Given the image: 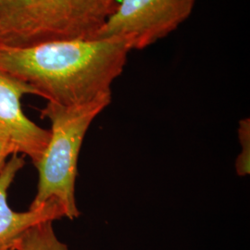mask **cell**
<instances>
[{"label": "cell", "mask_w": 250, "mask_h": 250, "mask_svg": "<svg viewBox=\"0 0 250 250\" xmlns=\"http://www.w3.org/2000/svg\"><path fill=\"white\" fill-rule=\"evenodd\" d=\"M131 50L120 39L0 46V72L25 83L48 103L81 107L111 101V85L124 72Z\"/></svg>", "instance_id": "cell-1"}, {"label": "cell", "mask_w": 250, "mask_h": 250, "mask_svg": "<svg viewBox=\"0 0 250 250\" xmlns=\"http://www.w3.org/2000/svg\"><path fill=\"white\" fill-rule=\"evenodd\" d=\"M121 0H0V46L92 40Z\"/></svg>", "instance_id": "cell-2"}, {"label": "cell", "mask_w": 250, "mask_h": 250, "mask_svg": "<svg viewBox=\"0 0 250 250\" xmlns=\"http://www.w3.org/2000/svg\"><path fill=\"white\" fill-rule=\"evenodd\" d=\"M111 101H99L81 107H62L46 104L41 116L51 123V137L36 165L38 170L36 195L29 209H36L49 200L62 208L65 218L80 216L75 198V182L81 147L93 121Z\"/></svg>", "instance_id": "cell-3"}, {"label": "cell", "mask_w": 250, "mask_h": 250, "mask_svg": "<svg viewBox=\"0 0 250 250\" xmlns=\"http://www.w3.org/2000/svg\"><path fill=\"white\" fill-rule=\"evenodd\" d=\"M196 0H121L95 39H120L144 49L166 37L190 16Z\"/></svg>", "instance_id": "cell-4"}, {"label": "cell", "mask_w": 250, "mask_h": 250, "mask_svg": "<svg viewBox=\"0 0 250 250\" xmlns=\"http://www.w3.org/2000/svg\"><path fill=\"white\" fill-rule=\"evenodd\" d=\"M28 94L36 96L25 83L0 72V127L17 146L19 153L29 157L36 166L43 158L51 133L24 115L21 99Z\"/></svg>", "instance_id": "cell-5"}, {"label": "cell", "mask_w": 250, "mask_h": 250, "mask_svg": "<svg viewBox=\"0 0 250 250\" xmlns=\"http://www.w3.org/2000/svg\"><path fill=\"white\" fill-rule=\"evenodd\" d=\"M25 164L24 157L14 154L0 171V250L15 249L19 239L36 224L60 220L62 208L55 200H49L36 209L14 211L8 203V191L17 173Z\"/></svg>", "instance_id": "cell-6"}, {"label": "cell", "mask_w": 250, "mask_h": 250, "mask_svg": "<svg viewBox=\"0 0 250 250\" xmlns=\"http://www.w3.org/2000/svg\"><path fill=\"white\" fill-rule=\"evenodd\" d=\"M16 250H70L54 230L53 222L47 221L30 228L17 242Z\"/></svg>", "instance_id": "cell-7"}, {"label": "cell", "mask_w": 250, "mask_h": 250, "mask_svg": "<svg viewBox=\"0 0 250 250\" xmlns=\"http://www.w3.org/2000/svg\"><path fill=\"white\" fill-rule=\"evenodd\" d=\"M238 138L242 152L235 161V170L239 176H247L250 172V120L249 118L239 122Z\"/></svg>", "instance_id": "cell-8"}, {"label": "cell", "mask_w": 250, "mask_h": 250, "mask_svg": "<svg viewBox=\"0 0 250 250\" xmlns=\"http://www.w3.org/2000/svg\"><path fill=\"white\" fill-rule=\"evenodd\" d=\"M14 154H20L17 146L9 134L0 127V171L5 167L9 156Z\"/></svg>", "instance_id": "cell-9"}, {"label": "cell", "mask_w": 250, "mask_h": 250, "mask_svg": "<svg viewBox=\"0 0 250 250\" xmlns=\"http://www.w3.org/2000/svg\"><path fill=\"white\" fill-rule=\"evenodd\" d=\"M15 250V249H9V250Z\"/></svg>", "instance_id": "cell-10"}]
</instances>
